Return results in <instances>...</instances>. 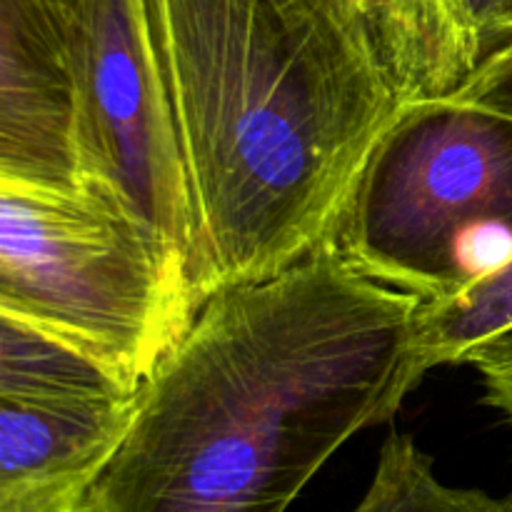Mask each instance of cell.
<instances>
[{
  "label": "cell",
  "instance_id": "6",
  "mask_svg": "<svg viewBox=\"0 0 512 512\" xmlns=\"http://www.w3.org/2000/svg\"><path fill=\"white\" fill-rule=\"evenodd\" d=\"M80 0H0V180L80 185Z\"/></svg>",
  "mask_w": 512,
  "mask_h": 512
},
{
  "label": "cell",
  "instance_id": "2",
  "mask_svg": "<svg viewBox=\"0 0 512 512\" xmlns=\"http://www.w3.org/2000/svg\"><path fill=\"white\" fill-rule=\"evenodd\" d=\"M195 223L200 298L335 238L405 110L360 0H145Z\"/></svg>",
  "mask_w": 512,
  "mask_h": 512
},
{
  "label": "cell",
  "instance_id": "13",
  "mask_svg": "<svg viewBox=\"0 0 512 512\" xmlns=\"http://www.w3.org/2000/svg\"><path fill=\"white\" fill-rule=\"evenodd\" d=\"M450 100L478 105L512 118V38L488 55L485 63L470 75L468 83L450 95Z\"/></svg>",
  "mask_w": 512,
  "mask_h": 512
},
{
  "label": "cell",
  "instance_id": "1",
  "mask_svg": "<svg viewBox=\"0 0 512 512\" xmlns=\"http://www.w3.org/2000/svg\"><path fill=\"white\" fill-rule=\"evenodd\" d=\"M420 305L335 243L208 295L140 385L93 512H288L423 383Z\"/></svg>",
  "mask_w": 512,
  "mask_h": 512
},
{
  "label": "cell",
  "instance_id": "15",
  "mask_svg": "<svg viewBox=\"0 0 512 512\" xmlns=\"http://www.w3.org/2000/svg\"><path fill=\"white\" fill-rule=\"evenodd\" d=\"M510 38H512V8H510Z\"/></svg>",
  "mask_w": 512,
  "mask_h": 512
},
{
  "label": "cell",
  "instance_id": "5",
  "mask_svg": "<svg viewBox=\"0 0 512 512\" xmlns=\"http://www.w3.org/2000/svg\"><path fill=\"white\" fill-rule=\"evenodd\" d=\"M75 63L80 183L148 225L193 270V203L145 0H80Z\"/></svg>",
  "mask_w": 512,
  "mask_h": 512
},
{
  "label": "cell",
  "instance_id": "3",
  "mask_svg": "<svg viewBox=\"0 0 512 512\" xmlns=\"http://www.w3.org/2000/svg\"><path fill=\"white\" fill-rule=\"evenodd\" d=\"M200 305L190 260L103 193L0 180V315L140 388Z\"/></svg>",
  "mask_w": 512,
  "mask_h": 512
},
{
  "label": "cell",
  "instance_id": "10",
  "mask_svg": "<svg viewBox=\"0 0 512 512\" xmlns=\"http://www.w3.org/2000/svg\"><path fill=\"white\" fill-rule=\"evenodd\" d=\"M350 512H512V488L490 495L443 483L435 460L410 435L390 433L368 490Z\"/></svg>",
  "mask_w": 512,
  "mask_h": 512
},
{
  "label": "cell",
  "instance_id": "9",
  "mask_svg": "<svg viewBox=\"0 0 512 512\" xmlns=\"http://www.w3.org/2000/svg\"><path fill=\"white\" fill-rule=\"evenodd\" d=\"M138 390L75 345L0 315V398L95 403L130 398Z\"/></svg>",
  "mask_w": 512,
  "mask_h": 512
},
{
  "label": "cell",
  "instance_id": "11",
  "mask_svg": "<svg viewBox=\"0 0 512 512\" xmlns=\"http://www.w3.org/2000/svg\"><path fill=\"white\" fill-rule=\"evenodd\" d=\"M512 328V258L458 295L420 305L418 348L425 370L463 365L473 348Z\"/></svg>",
  "mask_w": 512,
  "mask_h": 512
},
{
  "label": "cell",
  "instance_id": "14",
  "mask_svg": "<svg viewBox=\"0 0 512 512\" xmlns=\"http://www.w3.org/2000/svg\"><path fill=\"white\" fill-rule=\"evenodd\" d=\"M360 3H363L365 8L370 10V13H373V15H378V5H380V0H360Z\"/></svg>",
  "mask_w": 512,
  "mask_h": 512
},
{
  "label": "cell",
  "instance_id": "8",
  "mask_svg": "<svg viewBox=\"0 0 512 512\" xmlns=\"http://www.w3.org/2000/svg\"><path fill=\"white\" fill-rule=\"evenodd\" d=\"M512 0H380L378 38L405 103L450 98L510 40Z\"/></svg>",
  "mask_w": 512,
  "mask_h": 512
},
{
  "label": "cell",
  "instance_id": "7",
  "mask_svg": "<svg viewBox=\"0 0 512 512\" xmlns=\"http://www.w3.org/2000/svg\"><path fill=\"white\" fill-rule=\"evenodd\" d=\"M138 393L95 403L0 398V512H93Z\"/></svg>",
  "mask_w": 512,
  "mask_h": 512
},
{
  "label": "cell",
  "instance_id": "12",
  "mask_svg": "<svg viewBox=\"0 0 512 512\" xmlns=\"http://www.w3.org/2000/svg\"><path fill=\"white\" fill-rule=\"evenodd\" d=\"M485 390V403L512 425V328L473 348L465 358Z\"/></svg>",
  "mask_w": 512,
  "mask_h": 512
},
{
  "label": "cell",
  "instance_id": "4",
  "mask_svg": "<svg viewBox=\"0 0 512 512\" xmlns=\"http://www.w3.org/2000/svg\"><path fill=\"white\" fill-rule=\"evenodd\" d=\"M335 248L423 303L512 258V118L458 100L405 105L340 220Z\"/></svg>",
  "mask_w": 512,
  "mask_h": 512
}]
</instances>
